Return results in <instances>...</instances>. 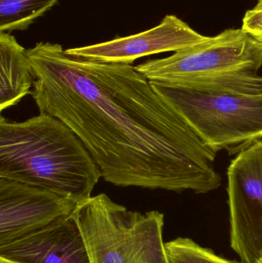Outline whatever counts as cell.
Wrapping results in <instances>:
<instances>
[{
	"label": "cell",
	"instance_id": "obj_1",
	"mask_svg": "<svg viewBox=\"0 0 262 263\" xmlns=\"http://www.w3.org/2000/svg\"><path fill=\"white\" fill-rule=\"evenodd\" d=\"M40 114L61 120L116 186L208 193L221 185L208 146L132 65L85 60L63 46L26 50Z\"/></svg>",
	"mask_w": 262,
	"mask_h": 263
},
{
	"label": "cell",
	"instance_id": "obj_2",
	"mask_svg": "<svg viewBox=\"0 0 262 263\" xmlns=\"http://www.w3.org/2000/svg\"><path fill=\"white\" fill-rule=\"evenodd\" d=\"M0 178L46 189L76 202L89 199L101 171L79 138L46 114L0 118Z\"/></svg>",
	"mask_w": 262,
	"mask_h": 263
},
{
	"label": "cell",
	"instance_id": "obj_3",
	"mask_svg": "<svg viewBox=\"0 0 262 263\" xmlns=\"http://www.w3.org/2000/svg\"><path fill=\"white\" fill-rule=\"evenodd\" d=\"M262 43L228 29L195 46L135 66L152 83L204 92H262Z\"/></svg>",
	"mask_w": 262,
	"mask_h": 263
},
{
	"label": "cell",
	"instance_id": "obj_4",
	"mask_svg": "<svg viewBox=\"0 0 262 263\" xmlns=\"http://www.w3.org/2000/svg\"><path fill=\"white\" fill-rule=\"evenodd\" d=\"M70 216L89 263H169L160 212L131 211L102 193L78 202Z\"/></svg>",
	"mask_w": 262,
	"mask_h": 263
},
{
	"label": "cell",
	"instance_id": "obj_5",
	"mask_svg": "<svg viewBox=\"0 0 262 263\" xmlns=\"http://www.w3.org/2000/svg\"><path fill=\"white\" fill-rule=\"evenodd\" d=\"M150 83L216 153L238 154L261 139L262 92H204Z\"/></svg>",
	"mask_w": 262,
	"mask_h": 263
},
{
	"label": "cell",
	"instance_id": "obj_6",
	"mask_svg": "<svg viewBox=\"0 0 262 263\" xmlns=\"http://www.w3.org/2000/svg\"><path fill=\"white\" fill-rule=\"evenodd\" d=\"M230 243L241 262L262 257V139L237 154L228 168Z\"/></svg>",
	"mask_w": 262,
	"mask_h": 263
},
{
	"label": "cell",
	"instance_id": "obj_7",
	"mask_svg": "<svg viewBox=\"0 0 262 263\" xmlns=\"http://www.w3.org/2000/svg\"><path fill=\"white\" fill-rule=\"evenodd\" d=\"M77 204L46 189L0 178V247L69 217Z\"/></svg>",
	"mask_w": 262,
	"mask_h": 263
},
{
	"label": "cell",
	"instance_id": "obj_8",
	"mask_svg": "<svg viewBox=\"0 0 262 263\" xmlns=\"http://www.w3.org/2000/svg\"><path fill=\"white\" fill-rule=\"evenodd\" d=\"M209 38L194 30L176 15H167L158 26L140 33L90 46L71 48L66 49V52L92 61L132 65L142 57L178 52Z\"/></svg>",
	"mask_w": 262,
	"mask_h": 263
},
{
	"label": "cell",
	"instance_id": "obj_9",
	"mask_svg": "<svg viewBox=\"0 0 262 263\" xmlns=\"http://www.w3.org/2000/svg\"><path fill=\"white\" fill-rule=\"evenodd\" d=\"M0 256L28 263H89L81 235L71 216L0 247Z\"/></svg>",
	"mask_w": 262,
	"mask_h": 263
},
{
	"label": "cell",
	"instance_id": "obj_10",
	"mask_svg": "<svg viewBox=\"0 0 262 263\" xmlns=\"http://www.w3.org/2000/svg\"><path fill=\"white\" fill-rule=\"evenodd\" d=\"M26 50L9 32L0 33V111L30 93L35 76Z\"/></svg>",
	"mask_w": 262,
	"mask_h": 263
},
{
	"label": "cell",
	"instance_id": "obj_11",
	"mask_svg": "<svg viewBox=\"0 0 262 263\" xmlns=\"http://www.w3.org/2000/svg\"><path fill=\"white\" fill-rule=\"evenodd\" d=\"M58 0H0V32L26 30Z\"/></svg>",
	"mask_w": 262,
	"mask_h": 263
},
{
	"label": "cell",
	"instance_id": "obj_12",
	"mask_svg": "<svg viewBox=\"0 0 262 263\" xmlns=\"http://www.w3.org/2000/svg\"><path fill=\"white\" fill-rule=\"evenodd\" d=\"M169 263H244L218 256L189 238L178 237L166 243Z\"/></svg>",
	"mask_w": 262,
	"mask_h": 263
},
{
	"label": "cell",
	"instance_id": "obj_13",
	"mask_svg": "<svg viewBox=\"0 0 262 263\" xmlns=\"http://www.w3.org/2000/svg\"><path fill=\"white\" fill-rule=\"evenodd\" d=\"M241 29L262 43V9H251L245 14Z\"/></svg>",
	"mask_w": 262,
	"mask_h": 263
},
{
	"label": "cell",
	"instance_id": "obj_14",
	"mask_svg": "<svg viewBox=\"0 0 262 263\" xmlns=\"http://www.w3.org/2000/svg\"><path fill=\"white\" fill-rule=\"evenodd\" d=\"M0 263H28L21 262V261L15 260V259H10V258L6 257V256H0Z\"/></svg>",
	"mask_w": 262,
	"mask_h": 263
},
{
	"label": "cell",
	"instance_id": "obj_15",
	"mask_svg": "<svg viewBox=\"0 0 262 263\" xmlns=\"http://www.w3.org/2000/svg\"><path fill=\"white\" fill-rule=\"evenodd\" d=\"M255 9H262V0H258L256 6L254 8Z\"/></svg>",
	"mask_w": 262,
	"mask_h": 263
},
{
	"label": "cell",
	"instance_id": "obj_16",
	"mask_svg": "<svg viewBox=\"0 0 262 263\" xmlns=\"http://www.w3.org/2000/svg\"><path fill=\"white\" fill-rule=\"evenodd\" d=\"M257 263H262V257L259 259V260H258V262Z\"/></svg>",
	"mask_w": 262,
	"mask_h": 263
}]
</instances>
